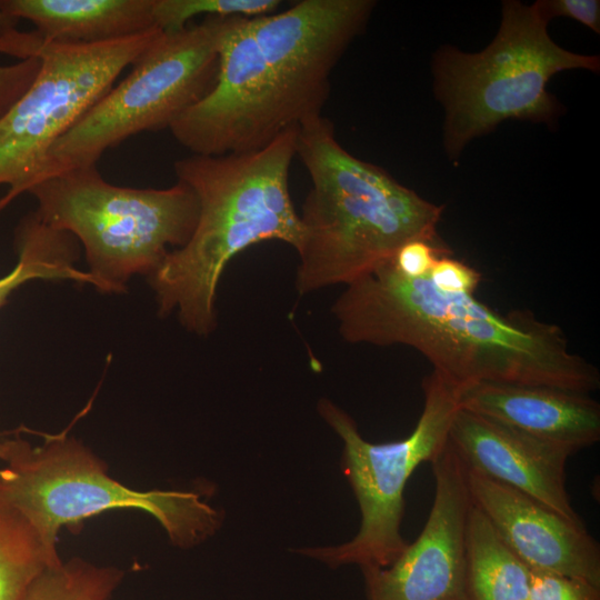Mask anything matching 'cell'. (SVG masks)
I'll return each mask as SVG.
<instances>
[{
	"instance_id": "cell-1",
	"label": "cell",
	"mask_w": 600,
	"mask_h": 600,
	"mask_svg": "<svg viewBox=\"0 0 600 600\" xmlns=\"http://www.w3.org/2000/svg\"><path fill=\"white\" fill-rule=\"evenodd\" d=\"M374 2L301 0L283 11L231 17L209 92L169 128L191 154L258 150L321 116L330 76Z\"/></svg>"
},
{
	"instance_id": "cell-2",
	"label": "cell",
	"mask_w": 600,
	"mask_h": 600,
	"mask_svg": "<svg viewBox=\"0 0 600 600\" xmlns=\"http://www.w3.org/2000/svg\"><path fill=\"white\" fill-rule=\"evenodd\" d=\"M331 311L346 341L411 347L459 388L483 381L600 388L599 369L570 349L560 326L438 290L428 276L400 274L391 260L346 286Z\"/></svg>"
},
{
	"instance_id": "cell-3",
	"label": "cell",
	"mask_w": 600,
	"mask_h": 600,
	"mask_svg": "<svg viewBox=\"0 0 600 600\" xmlns=\"http://www.w3.org/2000/svg\"><path fill=\"white\" fill-rule=\"evenodd\" d=\"M297 130L258 150L190 154L173 163L177 180L193 191L199 212L188 242L149 276L160 314L176 311L187 330L210 334L217 324L218 286L234 257L270 240L298 250L302 229L289 191Z\"/></svg>"
},
{
	"instance_id": "cell-4",
	"label": "cell",
	"mask_w": 600,
	"mask_h": 600,
	"mask_svg": "<svg viewBox=\"0 0 600 600\" xmlns=\"http://www.w3.org/2000/svg\"><path fill=\"white\" fill-rule=\"evenodd\" d=\"M296 156L311 179L299 214V294L348 286L390 260L409 240L439 241L443 206L347 151L324 116L298 128Z\"/></svg>"
},
{
	"instance_id": "cell-5",
	"label": "cell",
	"mask_w": 600,
	"mask_h": 600,
	"mask_svg": "<svg viewBox=\"0 0 600 600\" xmlns=\"http://www.w3.org/2000/svg\"><path fill=\"white\" fill-rule=\"evenodd\" d=\"M0 501L20 513L38 534L52 567L62 527L78 532L83 520L113 509L151 514L182 549L211 537L220 513L192 491H138L108 474L88 447L67 434L47 436L41 446L22 439L0 442Z\"/></svg>"
},
{
	"instance_id": "cell-6",
	"label": "cell",
	"mask_w": 600,
	"mask_h": 600,
	"mask_svg": "<svg viewBox=\"0 0 600 600\" xmlns=\"http://www.w3.org/2000/svg\"><path fill=\"white\" fill-rule=\"evenodd\" d=\"M538 1H504L496 38L482 51L444 47L433 58L434 94L443 104V144L457 159L466 144L507 120L551 124L561 106L547 90L549 80L570 69L599 71L598 56L568 51L547 31Z\"/></svg>"
},
{
	"instance_id": "cell-7",
	"label": "cell",
	"mask_w": 600,
	"mask_h": 600,
	"mask_svg": "<svg viewBox=\"0 0 600 600\" xmlns=\"http://www.w3.org/2000/svg\"><path fill=\"white\" fill-rule=\"evenodd\" d=\"M27 193L42 222L81 242L94 287L106 292H122L132 276L153 273L188 242L199 212L181 181L166 189L119 187L97 164L47 178Z\"/></svg>"
},
{
	"instance_id": "cell-8",
	"label": "cell",
	"mask_w": 600,
	"mask_h": 600,
	"mask_svg": "<svg viewBox=\"0 0 600 600\" xmlns=\"http://www.w3.org/2000/svg\"><path fill=\"white\" fill-rule=\"evenodd\" d=\"M229 18L204 17L177 32H162L129 74L52 144L29 189L71 169L97 164L103 152L137 133L169 129L212 88Z\"/></svg>"
},
{
	"instance_id": "cell-9",
	"label": "cell",
	"mask_w": 600,
	"mask_h": 600,
	"mask_svg": "<svg viewBox=\"0 0 600 600\" xmlns=\"http://www.w3.org/2000/svg\"><path fill=\"white\" fill-rule=\"evenodd\" d=\"M459 387L433 371L422 381L423 408L411 433L397 441L364 440L354 420L328 399L318 411L343 442L341 467L358 500L361 524L342 544L300 552L331 567L347 563L388 567L406 549L401 536L403 492L412 472L431 462L446 447L452 419L460 408Z\"/></svg>"
},
{
	"instance_id": "cell-10",
	"label": "cell",
	"mask_w": 600,
	"mask_h": 600,
	"mask_svg": "<svg viewBox=\"0 0 600 600\" xmlns=\"http://www.w3.org/2000/svg\"><path fill=\"white\" fill-rule=\"evenodd\" d=\"M162 33L94 44L43 43L40 71L0 119V211L27 193L49 149Z\"/></svg>"
},
{
	"instance_id": "cell-11",
	"label": "cell",
	"mask_w": 600,
	"mask_h": 600,
	"mask_svg": "<svg viewBox=\"0 0 600 600\" xmlns=\"http://www.w3.org/2000/svg\"><path fill=\"white\" fill-rule=\"evenodd\" d=\"M430 463L434 497L428 519L391 564L361 568L368 600H470L466 530L472 501L466 468L449 442Z\"/></svg>"
},
{
	"instance_id": "cell-12",
	"label": "cell",
	"mask_w": 600,
	"mask_h": 600,
	"mask_svg": "<svg viewBox=\"0 0 600 600\" xmlns=\"http://www.w3.org/2000/svg\"><path fill=\"white\" fill-rule=\"evenodd\" d=\"M466 472L473 504L531 570L581 578L600 587V547L583 522H573L507 484Z\"/></svg>"
},
{
	"instance_id": "cell-13",
	"label": "cell",
	"mask_w": 600,
	"mask_h": 600,
	"mask_svg": "<svg viewBox=\"0 0 600 600\" xmlns=\"http://www.w3.org/2000/svg\"><path fill=\"white\" fill-rule=\"evenodd\" d=\"M448 442L466 469L517 489L573 522H583L566 487V463L576 452L459 408Z\"/></svg>"
},
{
	"instance_id": "cell-14",
	"label": "cell",
	"mask_w": 600,
	"mask_h": 600,
	"mask_svg": "<svg viewBox=\"0 0 600 600\" xmlns=\"http://www.w3.org/2000/svg\"><path fill=\"white\" fill-rule=\"evenodd\" d=\"M459 406L576 453L600 440V403L590 393L483 381L460 388Z\"/></svg>"
},
{
	"instance_id": "cell-15",
	"label": "cell",
	"mask_w": 600,
	"mask_h": 600,
	"mask_svg": "<svg viewBox=\"0 0 600 600\" xmlns=\"http://www.w3.org/2000/svg\"><path fill=\"white\" fill-rule=\"evenodd\" d=\"M0 9L30 21L43 43L94 44L158 29L153 0H0Z\"/></svg>"
},
{
	"instance_id": "cell-16",
	"label": "cell",
	"mask_w": 600,
	"mask_h": 600,
	"mask_svg": "<svg viewBox=\"0 0 600 600\" xmlns=\"http://www.w3.org/2000/svg\"><path fill=\"white\" fill-rule=\"evenodd\" d=\"M466 552L470 600H528L531 569L473 502L467 519Z\"/></svg>"
},
{
	"instance_id": "cell-17",
	"label": "cell",
	"mask_w": 600,
	"mask_h": 600,
	"mask_svg": "<svg viewBox=\"0 0 600 600\" xmlns=\"http://www.w3.org/2000/svg\"><path fill=\"white\" fill-rule=\"evenodd\" d=\"M74 239L49 227L34 212L24 217L16 231L17 266L0 278V308L14 289L33 279H68L94 286L92 276L73 264L78 257Z\"/></svg>"
},
{
	"instance_id": "cell-18",
	"label": "cell",
	"mask_w": 600,
	"mask_h": 600,
	"mask_svg": "<svg viewBox=\"0 0 600 600\" xmlns=\"http://www.w3.org/2000/svg\"><path fill=\"white\" fill-rule=\"evenodd\" d=\"M50 567L33 528L0 501V600H24L33 581Z\"/></svg>"
},
{
	"instance_id": "cell-19",
	"label": "cell",
	"mask_w": 600,
	"mask_h": 600,
	"mask_svg": "<svg viewBox=\"0 0 600 600\" xmlns=\"http://www.w3.org/2000/svg\"><path fill=\"white\" fill-rule=\"evenodd\" d=\"M123 571L81 558L47 568L31 584L24 600H112Z\"/></svg>"
},
{
	"instance_id": "cell-20",
	"label": "cell",
	"mask_w": 600,
	"mask_h": 600,
	"mask_svg": "<svg viewBox=\"0 0 600 600\" xmlns=\"http://www.w3.org/2000/svg\"><path fill=\"white\" fill-rule=\"evenodd\" d=\"M280 4V0H153V18L157 28L169 33L199 16L253 18L276 12Z\"/></svg>"
},
{
	"instance_id": "cell-21",
	"label": "cell",
	"mask_w": 600,
	"mask_h": 600,
	"mask_svg": "<svg viewBox=\"0 0 600 600\" xmlns=\"http://www.w3.org/2000/svg\"><path fill=\"white\" fill-rule=\"evenodd\" d=\"M528 600H600V587L581 578L531 570Z\"/></svg>"
},
{
	"instance_id": "cell-22",
	"label": "cell",
	"mask_w": 600,
	"mask_h": 600,
	"mask_svg": "<svg viewBox=\"0 0 600 600\" xmlns=\"http://www.w3.org/2000/svg\"><path fill=\"white\" fill-rule=\"evenodd\" d=\"M450 250L439 241L412 239L401 244L390 259L394 269L411 279L429 276L437 260Z\"/></svg>"
},
{
	"instance_id": "cell-23",
	"label": "cell",
	"mask_w": 600,
	"mask_h": 600,
	"mask_svg": "<svg viewBox=\"0 0 600 600\" xmlns=\"http://www.w3.org/2000/svg\"><path fill=\"white\" fill-rule=\"evenodd\" d=\"M428 278L438 290L449 293L473 294L481 282V273L477 269L451 254L439 258Z\"/></svg>"
},
{
	"instance_id": "cell-24",
	"label": "cell",
	"mask_w": 600,
	"mask_h": 600,
	"mask_svg": "<svg viewBox=\"0 0 600 600\" xmlns=\"http://www.w3.org/2000/svg\"><path fill=\"white\" fill-rule=\"evenodd\" d=\"M39 58L0 66V119L26 93L40 71Z\"/></svg>"
},
{
	"instance_id": "cell-25",
	"label": "cell",
	"mask_w": 600,
	"mask_h": 600,
	"mask_svg": "<svg viewBox=\"0 0 600 600\" xmlns=\"http://www.w3.org/2000/svg\"><path fill=\"white\" fill-rule=\"evenodd\" d=\"M538 3L549 21L559 16L568 17L597 33L600 32V2L598 0H543Z\"/></svg>"
}]
</instances>
